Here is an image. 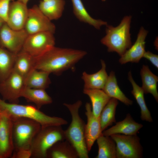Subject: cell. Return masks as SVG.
<instances>
[{"instance_id": "obj_1", "label": "cell", "mask_w": 158, "mask_h": 158, "mask_svg": "<svg viewBox=\"0 0 158 158\" xmlns=\"http://www.w3.org/2000/svg\"><path fill=\"white\" fill-rule=\"evenodd\" d=\"M86 54L83 50L54 46L34 57V68L59 75L66 70L74 68L75 64Z\"/></svg>"}, {"instance_id": "obj_2", "label": "cell", "mask_w": 158, "mask_h": 158, "mask_svg": "<svg viewBox=\"0 0 158 158\" xmlns=\"http://www.w3.org/2000/svg\"><path fill=\"white\" fill-rule=\"evenodd\" d=\"M82 102L78 100L73 104L64 103L71 117V123L64 130L65 140L67 141L77 152L79 158H88L89 151L86 143L85 130V124L79 114Z\"/></svg>"}, {"instance_id": "obj_3", "label": "cell", "mask_w": 158, "mask_h": 158, "mask_svg": "<svg viewBox=\"0 0 158 158\" xmlns=\"http://www.w3.org/2000/svg\"><path fill=\"white\" fill-rule=\"evenodd\" d=\"M0 111L4 112L11 118L23 117L34 120L42 127L66 125L68 122L59 117L48 116L36 107L6 102L0 98Z\"/></svg>"}, {"instance_id": "obj_4", "label": "cell", "mask_w": 158, "mask_h": 158, "mask_svg": "<svg viewBox=\"0 0 158 158\" xmlns=\"http://www.w3.org/2000/svg\"><path fill=\"white\" fill-rule=\"evenodd\" d=\"M131 16H125L117 26L108 24L106 35L101 42L107 48L109 52H115L121 56L132 45L130 32Z\"/></svg>"}, {"instance_id": "obj_5", "label": "cell", "mask_w": 158, "mask_h": 158, "mask_svg": "<svg viewBox=\"0 0 158 158\" xmlns=\"http://www.w3.org/2000/svg\"><path fill=\"white\" fill-rule=\"evenodd\" d=\"M13 121L14 152L30 150L33 141L41 128L38 122L23 117L11 118Z\"/></svg>"}, {"instance_id": "obj_6", "label": "cell", "mask_w": 158, "mask_h": 158, "mask_svg": "<svg viewBox=\"0 0 158 158\" xmlns=\"http://www.w3.org/2000/svg\"><path fill=\"white\" fill-rule=\"evenodd\" d=\"M64 140V130L61 126L41 127L32 143L31 157L47 158L48 150L57 142Z\"/></svg>"}, {"instance_id": "obj_7", "label": "cell", "mask_w": 158, "mask_h": 158, "mask_svg": "<svg viewBox=\"0 0 158 158\" xmlns=\"http://www.w3.org/2000/svg\"><path fill=\"white\" fill-rule=\"evenodd\" d=\"M116 145V158H141L143 148L137 134H115L110 136Z\"/></svg>"}, {"instance_id": "obj_8", "label": "cell", "mask_w": 158, "mask_h": 158, "mask_svg": "<svg viewBox=\"0 0 158 158\" xmlns=\"http://www.w3.org/2000/svg\"><path fill=\"white\" fill-rule=\"evenodd\" d=\"M54 34L43 32L28 35L22 50L34 58L38 57L55 46Z\"/></svg>"}, {"instance_id": "obj_9", "label": "cell", "mask_w": 158, "mask_h": 158, "mask_svg": "<svg viewBox=\"0 0 158 158\" xmlns=\"http://www.w3.org/2000/svg\"><path fill=\"white\" fill-rule=\"evenodd\" d=\"M25 87L23 77L13 70L5 80L0 83L2 99L9 103H18Z\"/></svg>"}, {"instance_id": "obj_10", "label": "cell", "mask_w": 158, "mask_h": 158, "mask_svg": "<svg viewBox=\"0 0 158 158\" xmlns=\"http://www.w3.org/2000/svg\"><path fill=\"white\" fill-rule=\"evenodd\" d=\"M28 35L43 32L54 34L55 25L42 12L38 6L28 8L27 18L23 28Z\"/></svg>"}, {"instance_id": "obj_11", "label": "cell", "mask_w": 158, "mask_h": 158, "mask_svg": "<svg viewBox=\"0 0 158 158\" xmlns=\"http://www.w3.org/2000/svg\"><path fill=\"white\" fill-rule=\"evenodd\" d=\"M28 35L24 29L14 30L4 23L0 28V47L16 54L22 50Z\"/></svg>"}, {"instance_id": "obj_12", "label": "cell", "mask_w": 158, "mask_h": 158, "mask_svg": "<svg viewBox=\"0 0 158 158\" xmlns=\"http://www.w3.org/2000/svg\"><path fill=\"white\" fill-rule=\"evenodd\" d=\"M14 151L12 119L0 111V158L11 157Z\"/></svg>"}, {"instance_id": "obj_13", "label": "cell", "mask_w": 158, "mask_h": 158, "mask_svg": "<svg viewBox=\"0 0 158 158\" xmlns=\"http://www.w3.org/2000/svg\"><path fill=\"white\" fill-rule=\"evenodd\" d=\"M85 114L87 123L85 125V135L88 150L90 151L95 141L102 134L99 118L93 114L91 106L89 103L85 105Z\"/></svg>"}, {"instance_id": "obj_14", "label": "cell", "mask_w": 158, "mask_h": 158, "mask_svg": "<svg viewBox=\"0 0 158 158\" xmlns=\"http://www.w3.org/2000/svg\"><path fill=\"white\" fill-rule=\"evenodd\" d=\"M148 33V31L143 27L140 28L135 42L119 59V61L121 64H123L128 62H139L145 51V40Z\"/></svg>"}, {"instance_id": "obj_15", "label": "cell", "mask_w": 158, "mask_h": 158, "mask_svg": "<svg viewBox=\"0 0 158 158\" xmlns=\"http://www.w3.org/2000/svg\"><path fill=\"white\" fill-rule=\"evenodd\" d=\"M28 10L27 4L17 0L11 1L9 5L6 23L10 28L14 30L23 29Z\"/></svg>"}, {"instance_id": "obj_16", "label": "cell", "mask_w": 158, "mask_h": 158, "mask_svg": "<svg viewBox=\"0 0 158 158\" xmlns=\"http://www.w3.org/2000/svg\"><path fill=\"white\" fill-rule=\"evenodd\" d=\"M143 125L135 122L130 114L128 113L122 121L116 123V124L110 128L102 131V135L110 136L115 134L126 135L137 134L138 131L142 127Z\"/></svg>"}, {"instance_id": "obj_17", "label": "cell", "mask_w": 158, "mask_h": 158, "mask_svg": "<svg viewBox=\"0 0 158 158\" xmlns=\"http://www.w3.org/2000/svg\"><path fill=\"white\" fill-rule=\"evenodd\" d=\"M101 69L92 74L83 72L81 77L84 81V89L102 90L107 81L108 76L106 71V64L103 60L101 61Z\"/></svg>"}, {"instance_id": "obj_18", "label": "cell", "mask_w": 158, "mask_h": 158, "mask_svg": "<svg viewBox=\"0 0 158 158\" xmlns=\"http://www.w3.org/2000/svg\"><path fill=\"white\" fill-rule=\"evenodd\" d=\"M46 72L33 68L24 78L25 87L45 90L51 83L49 75Z\"/></svg>"}, {"instance_id": "obj_19", "label": "cell", "mask_w": 158, "mask_h": 158, "mask_svg": "<svg viewBox=\"0 0 158 158\" xmlns=\"http://www.w3.org/2000/svg\"><path fill=\"white\" fill-rule=\"evenodd\" d=\"M65 4L64 0H41L38 6L44 15L51 21L60 18Z\"/></svg>"}, {"instance_id": "obj_20", "label": "cell", "mask_w": 158, "mask_h": 158, "mask_svg": "<svg viewBox=\"0 0 158 158\" xmlns=\"http://www.w3.org/2000/svg\"><path fill=\"white\" fill-rule=\"evenodd\" d=\"M111 98L119 100L125 105L132 104V100L127 98L118 86L114 72L111 71L102 90Z\"/></svg>"}, {"instance_id": "obj_21", "label": "cell", "mask_w": 158, "mask_h": 158, "mask_svg": "<svg viewBox=\"0 0 158 158\" xmlns=\"http://www.w3.org/2000/svg\"><path fill=\"white\" fill-rule=\"evenodd\" d=\"M83 93L89 97L94 115L99 117L105 105L111 98L102 90L83 89Z\"/></svg>"}, {"instance_id": "obj_22", "label": "cell", "mask_w": 158, "mask_h": 158, "mask_svg": "<svg viewBox=\"0 0 158 158\" xmlns=\"http://www.w3.org/2000/svg\"><path fill=\"white\" fill-rule=\"evenodd\" d=\"M79 158L76 150L67 140L58 142L48 151L47 158Z\"/></svg>"}, {"instance_id": "obj_23", "label": "cell", "mask_w": 158, "mask_h": 158, "mask_svg": "<svg viewBox=\"0 0 158 158\" xmlns=\"http://www.w3.org/2000/svg\"><path fill=\"white\" fill-rule=\"evenodd\" d=\"M140 75L142 82L141 88L144 93L151 94L158 102V76L151 71L148 66L144 65H143L141 69Z\"/></svg>"}, {"instance_id": "obj_24", "label": "cell", "mask_w": 158, "mask_h": 158, "mask_svg": "<svg viewBox=\"0 0 158 158\" xmlns=\"http://www.w3.org/2000/svg\"><path fill=\"white\" fill-rule=\"evenodd\" d=\"M21 97H24L27 101L35 104L39 109L43 106L50 104L52 102L51 98L44 89L25 87Z\"/></svg>"}, {"instance_id": "obj_25", "label": "cell", "mask_w": 158, "mask_h": 158, "mask_svg": "<svg viewBox=\"0 0 158 158\" xmlns=\"http://www.w3.org/2000/svg\"><path fill=\"white\" fill-rule=\"evenodd\" d=\"M75 16L80 21L87 23L98 30L103 25H106L107 22L92 18L87 12L81 0H71Z\"/></svg>"}, {"instance_id": "obj_26", "label": "cell", "mask_w": 158, "mask_h": 158, "mask_svg": "<svg viewBox=\"0 0 158 158\" xmlns=\"http://www.w3.org/2000/svg\"><path fill=\"white\" fill-rule=\"evenodd\" d=\"M128 79L133 87L131 93L135 99L140 109V118L142 120L150 122H152L153 119L150 112L148 109L144 98V92L141 88L133 80L131 72L128 73Z\"/></svg>"}, {"instance_id": "obj_27", "label": "cell", "mask_w": 158, "mask_h": 158, "mask_svg": "<svg viewBox=\"0 0 158 158\" xmlns=\"http://www.w3.org/2000/svg\"><path fill=\"white\" fill-rule=\"evenodd\" d=\"M34 58L22 50L16 54L13 70L24 78L34 68Z\"/></svg>"}, {"instance_id": "obj_28", "label": "cell", "mask_w": 158, "mask_h": 158, "mask_svg": "<svg viewBox=\"0 0 158 158\" xmlns=\"http://www.w3.org/2000/svg\"><path fill=\"white\" fill-rule=\"evenodd\" d=\"M98 147L96 158H116V145L110 136L102 134L96 140Z\"/></svg>"}, {"instance_id": "obj_29", "label": "cell", "mask_w": 158, "mask_h": 158, "mask_svg": "<svg viewBox=\"0 0 158 158\" xmlns=\"http://www.w3.org/2000/svg\"><path fill=\"white\" fill-rule=\"evenodd\" d=\"M118 104V100L111 98L102 110L99 118L102 131L114 123L116 122V111Z\"/></svg>"}, {"instance_id": "obj_30", "label": "cell", "mask_w": 158, "mask_h": 158, "mask_svg": "<svg viewBox=\"0 0 158 158\" xmlns=\"http://www.w3.org/2000/svg\"><path fill=\"white\" fill-rule=\"evenodd\" d=\"M16 54L0 47V83L13 70Z\"/></svg>"}, {"instance_id": "obj_31", "label": "cell", "mask_w": 158, "mask_h": 158, "mask_svg": "<svg viewBox=\"0 0 158 158\" xmlns=\"http://www.w3.org/2000/svg\"><path fill=\"white\" fill-rule=\"evenodd\" d=\"M14 0H0V18L6 23L7 21L8 13L11 2Z\"/></svg>"}, {"instance_id": "obj_32", "label": "cell", "mask_w": 158, "mask_h": 158, "mask_svg": "<svg viewBox=\"0 0 158 158\" xmlns=\"http://www.w3.org/2000/svg\"><path fill=\"white\" fill-rule=\"evenodd\" d=\"M143 57L149 60L155 67L158 68V55L147 51L145 52Z\"/></svg>"}, {"instance_id": "obj_33", "label": "cell", "mask_w": 158, "mask_h": 158, "mask_svg": "<svg viewBox=\"0 0 158 158\" xmlns=\"http://www.w3.org/2000/svg\"><path fill=\"white\" fill-rule=\"evenodd\" d=\"M31 154L30 150H21L13 153L12 158H29L31 157Z\"/></svg>"}, {"instance_id": "obj_34", "label": "cell", "mask_w": 158, "mask_h": 158, "mask_svg": "<svg viewBox=\"0 0 158 158\" xmlns=\"http://www.w3.org/2000/svg\"><path fill=\"white\" fill-rule=\"evenodd\" d=\"M18 1L26 4H27L28 3L30 0H17Z\"/></svg>"}, {"instance_id": "obj_35", "label": "cell", "mask_w": 158, "mask_h": 158, "mask_svg": "<svg viewBox=\"0 0 158 158\" xmlns=\"http://www.w3.org/2000/svg\"><path fill=\"white\" fill-rule=\"evenodd\" d=\"M157 41V39H156L154 42V45L157 49H157H158V45H157V42H158Z\"/></svg>"}, {"instance_id": "obj_36", "label": "cell", "mask_w": 158, "mask_h": 158, "mask_svg": "<svg viewBox=\"0 0 158 158\" xmlns=\"http://www.w3.org/2000/svg\"><path fill=\"white\" fill-rule=\"evenodd\" d=\"M4 23L5 22L3 20L0 18V28Z\"/></svg>"}, {"instance_id": "obj_37", "label": "cell", "mask_w": 158, "mask_h": 158, "mask_svg": "<svg viewBox=\"0 0 158 158\" xmlns=\"http://www.w3.org/2000/svg\"><path fill=\"white\" fill-rule=\"evenodd\" d=\"M43 0L46 1V0Z\"/></svg>"}, {"instance_id": "obj_38", "label": "cell", "mask_w": 158, "mask_h": 158, "mask_svg": "<svg viewBox=\"0 0 158 158\" xmlns=\"http://www.w3.org/2000/svg\"></svg>"}, {"instance_id": "obj_39", "label": "cell", "mask_w": 158, "mask_h": 158, "mask_svg": "<svg viewBox=\"0 0 158 158\" xmlns=\"http://www.w3.org/2000/svg\"></svg>"}]
</instances>
